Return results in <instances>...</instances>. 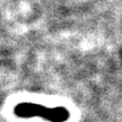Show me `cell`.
I'll use <instances>...</instances> for the list:
<instances>
[{
	"label": "cell",
	"instance_id": "2",
	"mask_svg": "<svg viewBox=\"0 0 122 122\" xmlns=\"http://www.w3.org/2000/svg\"><path fill=\"white\" fill-rule=\"evenodd\" d=\"M44 119L51 122H65L69 119V111H67L65 107H48V112Z\"/></svg>",
	"mask_w": 122,
	"mask_h": 122
},
{
	"label": "cell",
	"instance_id": "1",
	"mask_svg": "<svg viewBox=\"0 0 122 122\" xmlns=\"http://www.w3.org/2000/svg\"><path fill=\"white\" fill-rule=\"evenodd\" d=\"M48 111V107L42 106L34 103H20L16 105L14 110L15 114L20 118H32V117H45V113Z\"/></svg>",
	"mask_w": 122,
	"mask_h": 122
}]
</instances>
